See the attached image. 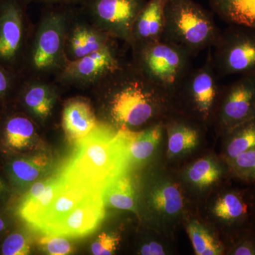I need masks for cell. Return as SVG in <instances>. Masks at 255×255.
Returning <instances> with one entry per match:
<instances>
[{"label":"cell","instance_id":"37","mask_svg":"<svg viewBox=\"0 0 255 255\" xmlns=\"http://www.w3.org/2000/svg\"><path fill=\"white\" fill-rule=\"evenodd\" d=\"M142 255H164L165 254L163 248L159 243L151 242L148 244L144 245L140 250Z\"/></svg>","mask_w":255,"mask_h":255},{"label":"cell","instance_id":"15","mask_svg":"<svg viewBox=\"0 0 255 255\" xmlns=\"http://www.w3.org/2000/svg\"><path fill=\"white\" fill-rule=\"evenodd\" d=\"M36 124L28 116L10 105L0 112V149L16 155L31 148L36 140Z\"/></svg>","mask_w":255,"mask_h":255},{"label":"cell","instance_id":"28","mask_svg":"<svg viewBox=\"0 0 255 255\" xmlns=\"http://www.w3.org/2000/svg\"><path fill=\"white\" fill-rule=\"evenodd\" d=\"M187 175L192 184L197 187H205L219 180L221 170L211 159H201L189 167Z\"/></svg>","mask_w":255,"mask_h":255},{"label":"cell","instance_id":"38","mask_svg":"<svg viewBox=\"0 0 255 255\" xmlns=\"http://www.w3.org/2000/svg\"><path fill=\"white\" fill-rule=\"evenodd\" d=\"M235 255H255V246L251 242H245L236 247L233 251Z\"/></svg>","mask_w":255,"mask_h":255},{"label":"cell","instance_id":"20","mask_svg":"<svg viewBox=\"0 0 255 255\" xmlns=\"http://www.w3.org/2000/svg\"><path fill=\"white\" fill-rule=\"evenodd\" d=\"M50 159L45 155H10L4 169L14 188L27 187L49 167Z\"/></svg>","mask_w":255,"mask_h":255},{"label":"cell","instance_id":"10","mask_svg":"<svg viewBox=\"0 0 255 255\" xmlns=\"http://www.w3.org/2000/svg\"><path fill=\"white\" fill-rule=\"evenodd\" d=\"M219 79L209 48L206 61L200 67L191 69L174 96L184 97L199 118L208 120L219 105L222 89L219 86Z\"/></svg>","mask_w":255,"mask_h":255},{"label":"cell","instance_id":"1","mask_svg":"<svg viewBox=\"0 0 255 255\" xmlns=\"http://www.w3.org/2000/svg\"><path fill=\"white\" fill-rule=\"evenodd\" d=\"M92 89L102 102L109 120L104 125L119 129L130 130L146 125L160 114L172 98L146 78L130 60H126Z\"/></svg>","mask_w":255,"mask_h":255},{"label":"cell","instance_id":"19","mask_svg":"<svg viewBox=\"0 0 255 255\" xmlns=\"http://www.w3.org/2000/svg\"><path fill=\"white\" fill-rule=\"evenodd\" d=\"M62 180L63 183L61 187L54 200L50 204L43 217L33 228L45 235L49 234L51 230L61 220L70 214L86 198L92 194L100 193L79 187L65 180L63 178Z\"/></svg>","mask_w":255,"mask_h":255},{"label":"cell","instance_id":"18","mask_svg":"<svg viewBox=\"0 0 255 255\" xmlns=\"http://www.w3.org/2000/svg\"><path fill=\"white\" fill-rule=\"evenodd\" d=\"M99 124L95 107L85 97H73L64 104L62 127L70 141L77 142L88 135Z\"/></svg>","mask_w":255,"mask_h":255},{"label":"cell","instance_id":"14","mask_svg":"<svg viewBox=\"0 0 255 255\" xmlns=\"http://www.w3.org/2000/svg\"><path fill=\"white\" fill-rule=\"evenodd\" d=\"M102 194H92L78 204L49 233L50 236L82 238L95 232L105 217Z\"/></svg>","mask_w":255,"mask_h":255},{"label":"cell","instance_id":"8","mask_svg":"<svg viewBox=\"0 0 255 255\" xmlns=\"http://www.w3.org/2000/svg\"><path fill=\"white\" fill-rule=\"evenodd\" d=\"M147 0H82L78 7L97 27L128 45L137 15Z\"/></svg>","mask_w":255,"mask_h":255},{"label":"cell","instance_id":"7","mask_svg":"<svg viewBox=\"0 0 255 255\" xmlns=\"http://www.w3.org/2000/svg\"><path fill=\"white\" fill-rule=\"evenodd\" d=\"M211 57L220 79L255 73V29L228 25L211 48Z\"/></svg>","mask_w":255,"mask_h":255},{"label":"cell","instance_id":"3","mask_svg":"<svg viewBox=\"0 0 255 255\" xmlns=\"http://www.w3.org/2000/svg\"><path fill=\"white\" fill-rule=\"evenodd\" d=\"M75 6L43 7L33 24L21 68L23 77L52 79L66 64L65 38Z\"/></svg>","mask_w":255,"mask_h":255},{"label":"cell","instance_id":"9","mask_svg":"<svg viewBox=\"0 0 255 255\" xmlns=\"http://www.w3.org/2000/svg\"><path fill=\"white\" fill-rule=\"evenodd\" d=\"M117 41L73 61H67L53 80L63 86L92 88L125 62Z\"/></svg>","mask_w":255,"mask_h":255},{"label":"cell","instance_id":"5","mask_svg":"<svg viewBox=\"0 0 255 255\" xmlns=\"http://www.w3.org/2000/svg\"><path fill=\"white\" fill-rule=\"evenodd\" d=\"M131 52V63L171 97L175 95L193 68V57L189 53L164 39Z\"/></svg>","mask_w":255,"mask_h":255},{"label":"cell","instance_id":"39","mask_svg":"<svg viewBox=\"0 0 255 255\" xmlns=\"http://www.w3.org/2000/svg\"><path fill=\"white\" fill-rule=\"evenodd\" d=\"M9 228V221L4 216L0 214V243L5 237V236L7 234Z\"/></svg>","mask_w":255,"mask_h":255},{"label":"cell","instance_id":"34","mask_svg":"<svg viewBox=\"0 0 255 255\" xmlns=\"http://www.w3.org/2000/svg\"><path fill=\"white\" fill-rule=\"evenodd\" d=\"M233 169L242 177H246L255 169V147L240 154L230 160Z\"/></svg>","mask_w":255,"mask_h":255},{"label":"cell","instance_id":"33","mask_svg":"<svg viewBox=\"0 0 255 255\" xmlns=\"http://www.w3.org/2000/svg\"><path fill=\"white\" fill-rule=\"evenodd\" d=\"M120 243V236L112 233H102L92 245V253L95 255L114 254Z\"/></svg>","mask_w":255,"mask_h":255},{"label":"cell","instance_id":"12","mask_svg":"<svg viewBox=\"0 0 255 255\" xmlns=\"http://www.w3.org/2000/svg\"><path fill=\"white\" fill-rule=\"evenodd\" d=\"M59 86L52 79L23 77L12 105L35 123L46 122L59 99Z\"/></svg>","mask_w":255,"mask_h":255},{"label":"cell","instance_id":"6","mask_svg":"<svg viewBox=\"0 0 255 255\" xmlns=\"http://www.w3.org/2000/svg\"><path fill=\"white\" fill-rule=\"evenodd\" d=\"M27 0H0V65L21 74L33 23Z\"/></svg>","mask_w":255,"mask_h":255},{"label":"cell","instance_id":"13","mask_svg":"<svg viewBox=\"0 0 255 255\" xmlns=\"http://www.w3.org/2000/svg\"><path fill=\"white\" fill-rule=\"evenodd\" d=\"M119 41L102 31L80 11L73 7L65 38V54L68 61L80 59Z\"/></svg>","mask_w":255,"mask_h":255},{"label":"cell","instance_id":"16","mask_svg":"<svg viewBox=\"0 0 255 255\" xmlns=\"http://www.w3.org/2000/svg\"><path fill=\"white\" fill-rule=\"evenodd\" d=\"M167 0H147L134 21L128 46L131 50L163 38Z\"/></svg>","mask_w":255,"mask_h":255},{"label":"cell","instance_id":"24","mask_svg":"<svg viewBox=\"0 0 255 255\" xmlns=\"http://www.w3.org/2000/svg\"><path fill=\"white\" fill-rule=\"evenodd\" d=\"M105 206L136 212L135 191L130 177L126 174L116 178L102 194Z\"/></svg>","mask_w":255,"mask_h":255},{"label":"cell","instance_id":"17","mask_svg":"<svg viewBox=\"0 0 255 255\" xmlns=\"http://www.w3.org/2000/svg\"><path fill=\"white\" fill-rule=\"evenodd\" d=\"M164 125L154 124L142 131L119 129L117 136L128 165L142 163L152 155L162 138Z\"/></svg>","mask_w":255,"mask_h":255},{"label":"cell","instance_id":"11","mask_svg":"<svg viewBox=\"0 0 255 255\" xmlns=\"http://www.w3.org/2000/svg\"><path fill=\"white\" fill-rule=\"evenodd\" d=\"M218 117L230 130L255 117V73L242 75L221 89Z\"/></svg>","mask_w":255,"mask_h":255},{"label":"cell","instance_id":"27","mask_svg":"<svg viewBox=\"0 0 255 255\" xmlns=\"http://www.w3.org/2000/svg\"><path fill=\"white\" fill-rule=\"evenodd\" d=\"M248 206L241 196L234 193H228L220 197L215 204L214 214L223 221H238L248 214Z\"/></svg>","mask_w":255,"mask_h":255},{"label":"cell","instance_id":"2","mask_svg":"<svg viewBox=\"0 0 255 255\" xmlns=\"http://www.w3.org/2000/svg\"><path fill=\"white\" fill-rule=\"evenodd\" d=\"M128 167L117 133L99 123L76 142L75 151L62 168L60 177L88 190L103 194Z\"/></svg>","mask_w":255,"mask_h":255},{"label":"cell","instance_id":"32","mask_svg":"<svg viewBox=\"0 0 255 255\" xmlns=\"http://www.w3.org/2000/svg\"><path fill=\"white\" fill-rule=\"evenodd\" d=\"M38 243L42 251L48 255H65L74 251L70 242L63 236L46 235L38 241Z\"/></svg>","mask_w":255,"mask_h":255},{"label":"cell","instance_id":"40","mask_svg":"<svg viewBox=\"0 0 255 255\" xmlns=\"http://www.w3.org/2000/svg\"><path fill=\"white\" fill-rule=\"evenodd\" d=\"M247 179H253V180H255V169L254 170L252 171L251 173H249L248 174V175L246 176V177Z\"/></svg>","mask_w":255,"mask_h":255},{"label":"cell","instance_id":"25","mask_svg":"<svg viewBox=\"0 0 255 255\" xmlns=\"http://www.w3.org/2000/svg\"><path fill=\"white\" fill-rule=\"evenodd\" d=\"M231 132L226 153L231 160L255 147V117L228 130Z\"/></svg>","mask_w":255,"mask_h":255},{"label":"cell","instance_id":"36","mask_svg":"<svg viewBox=\"0 0 255 255\" xmlns=\"http://www.w3.org/2000/svg\"><path fill=\"white\" fill-rule=\"evenodd\" d=\"M4 172L5 170L0 172V203L6 200L11 191V187H12L6 172L4 174H1Z\"/></svg>","mask_w":255,"mask_h":255},{"label":"cell","instance_id":"29","mask_svg":"<svg viewBox=\"0 0 255 255\" xmlns=\"http://www.w3.org/2000/svg\"><path fill=\"white\" fill-rule=\"evenodd\" d=\"M22 78L21 74L0 65V112L12 105Z\"/></svg>","mask_w":255,"mask_h":255},{"label":"cell","instance_id":"21","mask_svg":"<svg viewBox=\"0 0 255 255\" xmlns=\"http://www.w3.org/2000/svg\"><path fill=\"white\" fill-rule=\"evenodd\" d=\"M213 11L228 25L255 29V0H208Z\"/></svg>","mask_w":255,"mask_h":255},{"label":"cell","instance_id":"35","mask_svg":"<svg viewBox=\"0 0 255 255\" xmlns=\"http://www.w3.org/2000/svg\"><path fill=\"white\" fill-rule=\"evenodd\" d=\"M28 2L42 5L43 7L78 6L82 0H27Z\"/></svg>","mask_w":255,"mask_h":255},{"label":"cell","instance_id":"31","mask_svg":"<svg viewBox=\"0 0 255 255\" xmlns=\"http://www.w3.org/2000/svg\"><path fill=\"white\" fill-rule=\"evenodd\" d=\"M187 232L196 255H204L206 250L216 243L214 237L200 223H190L188 226Z\"/></svg>","mask_w":255,"mask_h":255},{"label":"cell","instance_id":"4","mask_svg":"<svg viewBox=\"0 0 255 255\" xmlns=\"http://www.w3.org/2000/svg\"><path fill=\"white\" fill-rule=\"evenodd\" d=\"M220 33L212 14L194 0H167L162 39L194 57L214 46Z\"/></svg>","mask_w":255,"mask_h":255},{"label":"cell","instance_id":"22","mask_svg":"<svg viewBox=\"0 0 255 255\" xmlns=\"http://www.w3.org/2000/svg\"><path fill=\"white\" fill-rule=\"evenodd\" d=\"M60 176L50 177L49 182L39 195L24 205L18 206L17 215L20 219L32 228L38 223L54 200L62 186Z\"/></svg>","mask_w":255,"mask_h":255},{"label":"cell","instance_id":"23","mask_svg":"<svg viewBox=\"0 0 255 255\" xmlns=\"http://www.w3.org/2000/svg\"><path fill=\"white\" fill-rule=\"evenodd\" d=\"M167 130L169 156L180 155L192 150L199 141V132L195 126L184 120L173 119L164 126Z\"/></svg>","mask_w":255,"mask_h":255},{"label":"cell","instance_id":"26","mask_svg":"<svg viewBox=\"0 0 255 255\" xmlns=\"http://www.w3.org/2000/svg\"><path fill=\"white\" fill-rule=\"evenodd\" d=\"M151 203L154 209L159 213L175 215L182 209L183 197L176 186L164 184L152 191Z\"/></svg>","mask_w":255,"mask_h":255},{"label":"cell","instance_id":"30","mask_svg":"<svg viewBox=\"0 0 255 255\" xmlns=\"http://www.w3.org/2000/svg\"><path fill=\"white\" fill-rule=\"evenodd\" d=\"M31 250L27 236L20 231L8 233L0 243V254L2 255H27Z\"/></svg>","mask_w":255,"mask_h":255}]
</instances>
